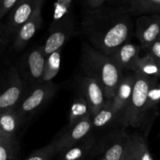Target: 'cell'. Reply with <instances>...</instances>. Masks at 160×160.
Returning <instances> with one entry per match:
<instances>
[{
    "label": "cell",
    "instance_id": "cell-9",
    "mask_svg": "<svg viewBox=\"0 0 160 160\" xmlns=\"http://www.w3.org/2000/svg\"><path fill=\"white\" fill-rule=\"evenodd\" d=\"M73 32L74 27L72 18L50 25L49 34L45 44L42 46L45 57H48L54 52L62 48L64 44L71 38Z\"/></svg>",
    "mask_w": 160,
    "mask_h": 160
},
{
    "label": "cell",
    "instance_id": "cell-10",
    "mask_svg": "<svg viewBox=\"0 0 160 160\" xmlns=\"http://www.w3.org/2000/svg\"><path fill=\"white\" fill-rule=\"evenodd\" d=\"M135 34L142 48L146 49L156 41L160 40V14L139 17L136 20Z\"/></svg>",
    "mask_w": 160,
    "mask_h": 160
},
{
    "label": "cell",
    "instance_id": "cell-2",
    "mask_svg": "<svg viewBox=\"0 0 160 160\" xmlns=\"http://www.w3.org/2000/svg\"><path fill=\"white\" fill-rule=\"evenodd\" d=\"M81 66L84 75L99 83L107 99H112L123 74V70L114 62L110 56L100 52L88 42H83Z\"/></svg>",
    "mask_w": 160,
    "mask_h": 160
},
{
    "label": "cell",
    "instance_id": "cell-1",
    "mask_svg": "<svg viewBox=\"0 0 160 160\" xmlns=\"http://www.w3.org/2000/svg\"><path fill=\"white\" fill-rule=\"evenodd\" d=\"M131 16L124 6L90 9L83 17L82 32L92 46L109 56L122 45L130 42L134 34Z\"/></svg>",
    "mask_w": 160,
    "mask_h": 160
},
{
    "label": "cell",
    "instance_id": "cell-26",
    "mask_svg": "<svg viewBox=\"0 0 160 160\" xmlns=\"http://www.w3.org/2000/svg\"><path fill=\"white\" fill-rule=\"evenodd\" d=\"M134 137L138 160H154L148 149L146 139L138 134H134Z\"/></svg>",
    "mask_w": 160,
    "mask_h": 160
},
{
    "label": "cell",
    "instance_id": "cell-6",
    "mask_svg": "<svg viewBox=\"0 0 160 160\" xmlns=\"http://www.w3.org/2000/svg\"><path fill=\"white\" fill-rule=\"evenodd\" d=\"M25 94L20 71L16 67L11 66L5 74L2 90L0 95V112L16 109Z\"/></svg>",
    "mask_w": 160,
    "mask_h": 160
},
{
    "label": "cell",
    "instance_id": "cell-18",
    "mask_svg": "<svg viewBox=\"0 0 160 160\" xmlns=\"http://www.w3.org/2000/svg\"><path fill=\"white\" fill-rule=\"evenodd\" d=\"M88 118H92L91 109L84 97L78 93L73 98L70 107L67 128H70L81 120Z\"/></svg>",
    "mask_w": 160,
    "mask_h": 160
},
{
    "label": "cell",
    "instance_id": "cell-34",
    "mask_svg": "<svg viewBox=\"0 0 160 160\" xmlns=\"http://www.w3.org/2000/svg\"><path fill=\"white\" fill-rule=\"evenodd\" d=\"M159 137H160V133H159Z\"/></svg>",
    "mask_w": 160,
    "mask_h": 160
},
{
    "label": "cell",
    "instance_id": "cell-16",
    "mask_svg": "<svg viewBox=\"0 0 160 160\" xmlns=\"http://www.w3.org/2000/svg\"><path fill=\"white\" fill-rule=\"evenodd\" d=\"M95 136L88 135L59 153V160H84L91 156L97 144Z\"/></svg>",
    "mask_w": 160,
    "mask_h": 160
},
{
    "label": "cell",
    "instance_id": "cell-13",
    "mask_svg": "<svg viewBox=\"0 0 160 160\" xmlns=\"http://www.w3.org/2000/svg\"><path fill=\"white\" fill-rule=\"evenodd\" d=\"M141 47L128 42L119 47L111 56V59L121 70L134 72L140 59Z\"/></svg>",
    "mask_w": 160,
    "mask_h": 160
},
{
    "label": "cell",
    "instance_id": "cell-29",
    "mask_svg": "<svg viewBox=\"0 0 160 160\" xmlns=\"http://www.w3.org/2000/svg\"><path fill=\"white\" fill-rule=\"evenodd\" d=\"M20 0H0V19H2L6 13L12 10Z\"/></svg>",
    "mask_w": 160,
    "mask_h": 160
},
{
    "label": "cell",
    "instance_id": "cell-27",
    "mask_svg": "<svg viewBox=\"0 0 160 160\" xmlns=\"http://www.w3.org/2000/svg\"><path fill=\"white\" fill-rule=\"evenodd\" d=\"M160 103V83L158 82V79L155 80L149 91L147 97L146 109L147 112L151 109H156V106Z\"/></svg>",
    "mask_w": 160,
    "mask_h": 160
},
{
    "label": "cell",
    "instance_id": "cell-23",
    "mask_svg": "<svg viewBox=\"0 0 160 160\" xmlns=\"http://www.w3.org/2000/svg\"><path fill=\"white\" fill-rule=\"evenodd\" d=\"M62 49L58 50L50 54L48 57H46L45 62V73H44L42 81L43 82H48L52 81L53 78L58 74L61 67V53Z\"/></svg>",
    "mask_w": 160,
    "mask_h": 160
},
{
    "label": "cell",
    "instance_id": "cell-17",
    "mask_svg": "<svg viewBox=\"0 0 160 160\" xmlns=\"http://www.w3.org/2000/svg\"><path fill=\"white\" fill-rule=\"evenodd\" d=\"M23 123L16 109L0 112V136L17 138V133Z\"/></svg>",
    "mask_w": 160,
    "mask_h": 160
},
{
    "label": "cell",
    "instance_id": "cell-32",
    "mask_svg": "<svg viewBox=\"0 0 160 160\" xmlns=\"http://www.w3.org/2000/svg\"><path fill=\"white\" fill-rule=\"evenodd\" d=\"M128 1L129 0H106V2L113 6H124V7H126Z\"/></svg>",
    "mask_w": 160,
    "mask_h": 160
},
{
    "label": "cell",
    "instance_id": "cell-3",
    "mask_svg": "<svg viewBox=\"0 0 160 160\" xmlns=\"http://www.w3.org/2000/svg\"><path fill=\"white\" fill-rule=\"evenodd\" d=\"M135 73V82L131 101L125 109L120 123L124 128H139L143 125L146 117L147 97L148 91L155 80L158 78H148Z\"/></svg>",
    "mask_w": 160,
    "mask_h": 160
},
{
    "label": "cell",
    "instance_id": "cell-24",
    "mask_svg": "<svg viewBox=\"0 0 160 160\" xmlns=\"http://www.w3.org/2000/svg\"><path fill=\"white\" fill-rule=\"evenodd\" d=\"M60 145L58 137L42 148L35 150L25 160H51L60 152Z\"/></svg>",
    "mask_w": 160,
    "mask_h": 160
},
{
    "label": "cell",
    "instance_id": "cell-20",
    "mask_svg": "<svg viewBox=\"0 0 160 160\" xmlns=\"http://www.w3.org/2000/svg\"><path fill=\"white\" fill-rule=\"evenodd\" d=\"M126 8L131 15L160 13V0H129Z\"/></svg>",
    "mask_w": 160,
    "mask_h": 160
},
{
    "label": "cell",
    "instance_id": "cell-35",
    "mask_svg": "<svg viewBox=\"0 0 160 160\" xmlns=\"http://www.w3.org/2000/svg\"><path fill=\"white\" fill-rule=\"evenodd\" d=\"M159 14H160V13H159Z\"/></svg>",
    "mask_w": 160,
    "mask_h": 160
},
{
    "label": "cell",
    "instance_id": "cell-14",
    "mask_svg": "<svg viewBox=\"0 0 160 160\" xmlns=\"http://www.w3.org/2000/svg\"><path fill=\"white\" fill-rule=\"evenodd\" d=\"M92 128L93 124H92V118L83 120L77 124L70 128H67V131L58 136L59 145H60V152L90 135Z\"/></svg>",
    "mask_w": 160,
    "mask_h": 160
},
{
    "label": "cell",
    "instance_id": "cell-8",
    "mask_svg": "<svg viewBox=\"0 0 160 160\" xmlns=\"http://www.w3.org/2000/svg\"><path fill=\"white\" fill-rule=\"evenodd\" d=\"M46 57L42 46L36 47L23 55L20 61V74L32 85L42 82L45 73Z\"/></svg>",
    "mask_w": 160,
    "mask_h": 160
},
{
    "label": "cell",
    "instance_id": "cell-7",
    "mask_svg": "<svg viewBox=\"0 0 160 160\" xmlns=\"http://www.w3.org/2000/svg\"><path fill=\"white\" fill-rule=\"evenodd\" d=\"M129 138L130 134L124 130H116L97 142L93 151L102 154L106 160H122Z\"/></svg>",
    "mask_w": 160,
    "mask_h": 160
},
{
    "label": "cell",
    "instance_id": "cell-31",
    "mask_svg": "<svg viewBox=\"0 0 160 160\" xmlns=\"http://www.w3.org/2000/svg\"><path fill=\"white\" fill-rule=\"evenodd\" d=\"M106 0H86L88 6H89L90 9H95V8H98L100 6H103Z\"/></svg>",
    "mask_w": 160,
    "mask_h": 160
},
{
    "label": "cell",
    "instance_id": "cell-15",
    "mask_svg": "<svg viewBox=\"0 0 160 160\" xmlns=\"http://www.w3.org/2000/svg\"><path fill=\"white\" fill-rule=\"evenodd\" d=\"M134 82H135L134 72H133L132 73H130L123 75L117 92L112 99V108L116 112L121 114L122 117L131 101L134 91Z\"/></svg>",
    "mask_w": 160,
    "mask_h": 160
},
{
    "label": "cell",
    "instance_id": "cell-30",
    "mask_svg": "<svg viewBox=\"0 0 160 160\" xmlns=\"http://www.w3.org/2000/svg\"><path fill=\"white\" fill-rule=\"evenodd\" d=\"M148 49V53L160 64V40L154 42Z\"/></svg>",
    "mask_w": 160,
    "mask_h": 160
},
{
    "label": "cell",
    "instance_id": "cell-25",
    "mask_svg": "<svg viewBox=\"0 0 160 160\" xmlns=\"http://www.w3.org/2000/svg\"><path fill=\"white\" fill-rule=\"evenodd\" d=\"M71 3L72 0H56L54 6L53 20L51 24L58 23L67 19L71 18L70 14Z\"/></svg>",
    "mask_w": 160,
    "mask_h": 160
},
{
    "label": "cell",
    "instance_id": "cell-33",
    "mask_svg": "<svg viewBox=\"0 0 160 160\" xmlns=\"http://www.w3.org/2000/svg\"><path fill=\"white\" fill-rule=\"evenodd\" d=\"M91 156H95V160H106V158H105V156H103L102 154H101V153H98V152H92V155Z\"/></svg>",
    "mask_w": 160,
    "mask_h": 160
},
{
    "label": "cell",
    "instance_id": "cell-19",
    "mask_svg": "<svg viewBox=\"0 0 160 160\" xmlns=\"http://www.w3.org/2000/svg\"><path fill=\"white\" fill-rule=\"evenodd\" d=\"M122 115L114 110L112 99H108L106 105L92 117L93 128H102L109 126L116 121H121Z\"/></svg>",
    "mask_w": 160,
    "mask_h": 160
},
{
    "label": "cell",
    "instance_id": "cell-28",
    "mask_svg": "<svg viewBox=\"0 0 160 160\" xmlns=\"http://www.w3.org/2000/svg\"><path fill=\"white\" fill-rule=\"evenodd\" d=\"M122 160H138L137 155H136L135 141H134V134H130L129 142H128L124 156H123Z\"/></svg>",
    "mask_w": 160,
    "mask_h": 160
},
{
    "label": "cell",
    "instance_id": "cell-11",
    "mask_svg": "<svg viewBox=\"0 0 160 160\" xmlns=\"http://www.w3.org/2000/svg\"><path fill=\"white\" fill-rule=\"evenodd\" d=\"M78 89L86 102L88 104L92 112V117H94L107 102L106 93L95 79L84 75L78 83Z\"/></svg>",
    "mask_w": 160,
    "mask_h": 160
},
{
    "label": "cell",
    "instance_id": "cell-22",
    "mask_svg": "<svg viewBox=\"0 0 160 160\" xmlns=\"http://www.w3.org/2000/svg\"><path fill=\"white\" fill-rule=\"evenodd\" d=\"M20 142L17 138L0 136V160H18Z\"/></svg>",
    "mask_w": 160,
    "mask_h": 160
},
{
    "label": "cell",
    "instance_id": "cell-4",
    "mask_svg": "<svg viewBox=\"0 0 160 160\" xmlns=\"http://www.w3.org/2000/svg\"><path fill=\"white\" fill-rule=\"evenodd\" d=\"M57 88V85L52 81H42L33 85L16 108L23 123L27 119L37 113L54 96Z\"/></svg>",
    "mask_w": 160,
    "mask_h": 160
},
{
    "label": "cell",
    "instance_id": "cell-12",
    "mask_svg": "<svg viewBox=\"0 0 160 160\" xmlns=\"http://www.w3.org/2000/svg\"><path fill=\"white\" fill-rule=\"evenodd\" d=\"M42 6L38 8L32 17L23 23L13 36V49L20 52L25 48L43 23L42 15Z\"/></svg>",
    "mask_w": 160,
    "mask_h": 160
},
{
    "label": "cell",
    "instance_id": "cell-5",
    "mask_svg": "<svg viewBox=\"0 0 160 160\" xmlns=\"http://www.w3.org/2000/svg\"><path fill=\"white\" fill-rule=\"evenodd\" d=\"M44 0H20L10 11L6 24L1 26L2 45L13 37L17 30L26 23L38 8L43 6Z\"/></svg>",
    "mask_w": 160,
    "mask_h": 160
},
{
    "label": "cell",
    "instance_id": "cell-21",
    "mask_svg": "<svg viewBox=\"0 0 160 160\" xmlns=\"http://www.w3.org/2000/svg\"><path fill=\"white\" fill-rule=\"evenodd\" d=\"M134 72L148 78H160V64L153 59L149 53H147L145 56L139 59Z\"/></svg>",
    "mask_w": 160,
    "mask_h": 160
}]
</instances>
